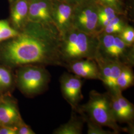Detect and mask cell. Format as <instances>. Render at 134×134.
<instances>
[{
    "instance_id": "obj_6",
    "label": "cell",
    "mask_w": 134,
    "mask_h": 134,
    "mask_svg": "<svg viewBox=\"0 0 134 134\" xmlns=\"http://www.w3.org/2000/svg\"><path fill=\"white\" fill-rule=\"evenodd\" d=\"M65 67L70 72L81 79L100 80L99 68L95 59H82L67 63Z\"/></svg>"
},
{
    "instance_id": "obj_9",
    "label": "cell",
    "mask_w": 134,
    "mask_h": 134,
    "mask_svg": "<svg viewBox=\"0 0 134 134\" xmlns=\"http://www.w3.org/2000/svg\"><path fill=\"white\" fill-rule=\"evenodd\" d=\"M29 12V5L26 0H18L13 5L10 18L16 29H20L23 25Z\"/></svg>"
},
{
    "instance_id": "obj_7",
    "label": "cell",
    "mask_w": 134,
    "mask_h": 134,
    "mask_svg": "<svg viewBox=\"0 0 134 134\" xmlns=\"http://www.w3.org/2000/svg\"><path fill=\"white\" fill-rule=\"evenodd\" d=\"M23 122L14 102L2 99L0 101V126L18 127Z\"/></svg>"
},
{
    "instance_id": "obj_16",
    "label": "cell",
    "mask_w": 134,
    "mask_h": 134,
    "mask_svg": "<svg viewBox=\"0 0 134 134\" xmlns=\"http://www.w3.org/2000/svg\"><path fill=\"white\" fill-rule=\"evenodd\" d=\"M82 117L85 122H86L87 126L88 134H115L113 131L106 130L102 128V126L98 124L90 119L85 113L80 110H75Z\"/></svg>"
},
{
    "instance_id": "obj_29",
    "label": "cell",
    "mask_w": 134,
    "mask_h": 134,
    "mask_svg": "<svg viewBox=\"0 0 134 134\" xmlns=\"http://www.w3.org/2000/svg\"><path fill=\"white\" fill-rule=\"evenodd\" d=\"M12 1H13V0H12Z\"/></svg>"
},
{
    "instance_id": "obj_28",
    "label": "cell",
    "mask_w": 134,
    "mask_h": 134,
    "mask_svg": "<svg viewBox=\"0 0 134 134\" xmlns=\"http://www.w3.org/2000/svg\"><path fill=\"white\" fill-rule=\"evenodd\" d=\"M1 94V93H0ZM2 97H1V94H0V100L2 99Z\"/></svg>"
},
{
    "instance_id": "obj_15",
    "label": "cell",
    "mask_w": 134,
    "mask_h": 134,
    "mask_svg": "<svg viewBox=\"0 0 134 134\" xmlns=\"http://www.w3.org/2000/svg\"><path fill=\"white\" fill-rule=\"evenodd\" d=\"M97 21L98 15L92 12L88 18L78 20L77 26L82 32L89 34L93 32L96 29Z\"/></svg>"
},
{
    "instance_id": "obj_2",
    "label": "cell",
    "mask_w": 134,
    "mask_h": 134,
    "mask_svg": "<svg viewBox=\"0 0 134 134\" xmlns=\"http://www.w3.org/2000/svg\"><path fill=\"white\" fill-rule=\"evenodd\" d=\"M76 110L83 112L91 120L102 127L112 130L115 134L124 131L118 125L113 115L110 93H100L94 90L90 91L88 100L83 105L79 106Z\"/></svg>"
},
{
    "instance_id": "obj_23",
    "label": "cell",
    "mask_w": 134,
    "mask_h": 134,
    "mask_svg": "<svg viewBox=\"0 0 134 134\" xmlns=\"http://www.w3.org/2000/svg\"><path fill=\"white\" fill-rule=\"evenodd\" d=\"M29 126L25 124L23 122L18 126L17 134H35Z\"/></svg>"
},
{
    "instance_id": "obj_21",
    "label": "cell",
    "mask_w": 134,
    "mask_h": 134,
    "mask_svg": "<svg viewBox=\"0 0 134 134\" xmlns=\"http://www.w3.org/2000/svg\"><path fill=\"white\" fill-rule=\"evenodd\" d=\"M116 17L114 10L110 7H107L101 10L98 15V19H105L110 21Z\"/></svg>"
},
{
    "instance_id": "obj_19",
    "label": "cell",
    "mask_w": 134,
    "mask_h": 134,
    "mask_svg": "<svg viewBox=\"0 0 134 134\" xmlns=\"http://www.w3.org/2000/svg\"><path fill=\"white\" fill-rule=\"evenodd\" d=\"M120 106L126 113L129 120L132 122L134 120V105L123 96L121 92L115 94Z\"/></svg>"
},
{
    "instance_id": "obj_25",
    "label": "cell",
    "mask_w": 134,
    "mask_h": 134,
    "mask_svg": "<svg viewBox=\"0 0 134 134\" xmlns=\"http://www.w3.org/2000/svg\"><path fill=\"white\" fill-rule=\"evenodd\" d=\"M92 12L91 11V10H87L83 11L78 16L77 21L78 20H82V19H86V18H88L91 15Z\"/></svg>"
},
{
    "instance_id": "obj_4",
    "label": "cell",
    "mask_w": 134,
    "mask_h": 134,
    "mask_svg": "<svg viewBox=\"0 0 134 134\" xmlns=\"http://www.w3.org/2000/svg\"><path fill=\"white\" fill-rule=\"evenodd\" d=\"M51 75L44 66L29 64L19 66L16 82L20 91L24 94L33 96L48 87Z\"/></svg>"
},
{
    "instance_id": "obj_20",
    "label": "cell",
    "mask_w": 134,
    "mask_h": 134,
    "mask_svg": "<svg viewBox=\"0 0 134 134\" xmlns=\"http://www.w3.org/2000/svg\"><path fill=\"white\" fill-rule=\"evenodd\" d=\"M120 38L128 45H131L134 42V29L131 27H127L124 28L122 32Z\"/></svg>"
},
{
    "instance_id": "obj_22",
    "label": "cell",
    "mask_w": 134,
    "mask_h": 134,
    "mask_svg": "<svg viewBox=\"0 0 134 134\" xmlns=\"http://www.w3.org/2000/svg\"><path fill=\"white\" fill-rule=\"evenodd\" d=\"M124 29L123 25H110L108 24L105 28V32L107 34L121 33Z\"/></svg>"
},
{
    "instance_id": "obj_17",
    "label": "cell",
    "mask_w": 134,
    "mask_h": 134,
    "mask_svg": "<svg viewBox=\"0 0 134 134\" xmlns=\"http://www.w3.org/2000/svg\"><path fill=\"white\" fill-rule=\"evenodd\" d=\"M14 82L13 75L9 69L0 66V93L8 91Z\"/></svg>"
},
{
    "instance_id": "obj_12",
    "label": "cell",
    "mask_w": 134,
    "mask_h": 134,
    "mask_svg": "<svg viewBox=\"0 0 134 134\" xmlns=\"http://www.w3.org/2000/svg\"><path fill=\"white\" fill-rule=\"evenodd\" d=\"M110 94L112 110L117 123H127L132 127V122L129 120L126 113L120 106L117 100L116 94L111 93Z\"/></svg>"
},
{
    "instance_id": "obj_24",
    "label": "cell",
    "mask_w": 134,
    "mask_h": 134,
    "mask_svg": "<svg viewBox=\"0 0 134 134\" xmlns=\"http://www.w3.org/2000/svg\"><path fill=\"white\" fill-rule=\"evenodd\" d=\"M17 127L1 126L0 134H17Z\"/></svg>"
},
{
    "instance_id": "obj_1",
    "label": "cell",
    "mask_w": 134,
    "mask_h": 134,
    "mask_svg": "<svg viewBox=\"0 0 134 134\" xmlns=\"http://www.w3.org/2000/svg\"><path fill=\"white\" fill-rule=\"evenodd\" d=\"M47 30L26 31L13 38L0 48V61L13 67L36 64L64 67L60 45Z\"/></svg>"
},
{
    "instance_id": "obj_3",
    "label": "cell",
    "mask_w": 134,
    "mask_h": 134,
    "mask_svg": "<svg viewBox=\"0 0 134 134\" xmlns=\"http://www.w3.org/2000/svg\"><path fill=\"white\" fill-rule=\"evenodd\" d=\"M98 48L93 45L88 35L82 31H72L60 45V53L64 67L67 63L82 59H95Z\"/></svg>"
},
{
    "instance_id": "obj_14",
    "label": "cell",
    "mask_w": 134,
    "mask_h": 134,
    "mask_svg": "<svg viewBox=\"0 0 134 134\" xmlns=\"http://www.w3.org/2000/svg\"><path fill=\"white\" fill-rule=\"evenodd\" d=\"M71 14V8L68 5H60L56 15L57 24L59 29L65 30L68 25V22Z\"/></svg>"
},
{
    "instance_id": "obj_18",
    "label": "cell",
    "mask_w": 134,
    "mask_h": 134,
    "mask_svg": "<svg viewBox=\"0 0 134 134\" xmlns=\"http://www.w3.org/2000/svg\"><path fill=\"white\" fill-rule=\"evenodd\" d=\"M19 34L17 29L12 27L8 21L0 20V42L14 38Z\"/></svg>"
},
{
    "instance_id": "obj_26",
    "label": "cell",
    "mask_w": 134,
    "mask_h": 134,
    "mask_svg": "<svg viewBox=\"0 0 134 134\" xmlns=\"http://www.w3.org/2000/svg\"><path fill=\"white\" fill-rule=\"evenodd\" d=\"M110 25H123V24L119 18L115 17L113 19H111L109 23Z\"/></svg>"
},
{
    "instance_id": "obj_8",
    "label": "cell",
    "mask_w": 134,
    "mask_h": 134,
    "mask_svg": "<svg viewBox=\"0 0 134 134\" xmlns=\"http://www.w3.org/2000/svg\"><path fill=\"white\" fill-rule=\"evenodd\" d=\"M70 119L67 123L60 125L53 131V134H81L85 120L81 115L77 116V112L72 110Z\"/></svg>"
},
{
    "instance_id": "obj_27",
    "label": "cell",
    "mask_w": 134,
    "mask_h": 134,
    "mask_svg": "<svg viewBox=\"0 0 134 134\" xmlns=\"http://www.w3.org/2000/svg\"><path fill=\"white\" fill-rule=\"evenodd\" d=\"M102 1L108 4V5L112 6L113 5H116L117 2L118 1V0H102Z\"/></svg>"
},
{
    "instance_id": "obj_11",
    "label": "cell",
    "mask_w": 134,
    "mask_h": 134,
    "mask_svg": "<svg viewBox=\"0 0 134 134\" xmlns=\"http://www.w3.org/2000/svg\"><path fill=\"white\" fill-rule=\"evenodd\" d=\"M124 65V64L118 61L111 60V76L108 85L106 87L108 92L111 93L117 94L121 92L117 88V80Z\"/></svg>"
},
{
    "instance_id": "obj_13",
    "label": "cell",
    "mask_w": 134,
    "mask_h": 134,
    "mask_svg": "<svg viewBox=\"0 0 134 134\" xmlns=\"http://www.w3.org/2000/svg\"><path fill=\"white\" fill-rule=\"evenodd\" d=\"M29 17L32 21L35 22H48L50 16L46 14L41 9L37 1H34L29 8Z\"/></svg>"
},
{
    "instance_id": "obj_30",
    "label": "cell",
    "mask_w": 134,
    "mask_h": 134,
    "mask_svg": "<svg viewBox=\"0 0 134 134\" xmlns=\"http://www.w3.org/2000/svg\"><path fill=\"white\" fill-rule=\"evenodd\" d=\"M0 101H1V100H0Z\"/></svg>"
},
{
    "instance_id": "obj_10",
    "label": "cell",
    "mask_w": 134,
    "mask_h": 134,
    "mask_svg": "<svg viewBox=\"0 0 134 134\" xmlns=\"http://www.w3.org/2000/svg\"><path fill=\"white\" fill-rule=\"evenodd\" d=\"M132 67L124 65L120 75L117 80V87L118 91L122 92L133 86L134 83V75Z\"/></svg>"
},
{
    "instance_id": "obj_5",
    "label": "cell",
    "mask_w": 134,
    "mask_h": 134,
    "mask_svg": "<svg viewBox=\"0 0 134 134\" xmlns=\"http://www.w3.org/2000/svg\"><path fill=\"white\" fill-rule=\"evenodd\" d=\"M60 88L64 98L76 110L83 99L82 79L71 72H64L60 77Z\"/></svg>"
}]
</instances>
